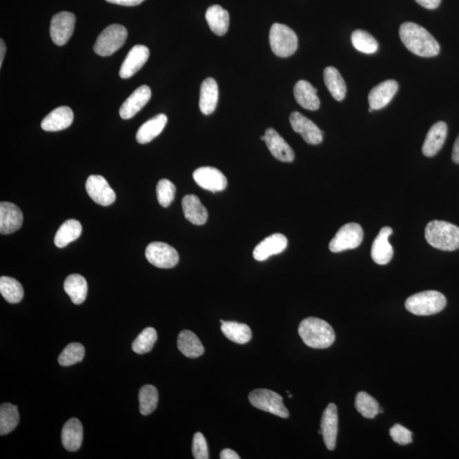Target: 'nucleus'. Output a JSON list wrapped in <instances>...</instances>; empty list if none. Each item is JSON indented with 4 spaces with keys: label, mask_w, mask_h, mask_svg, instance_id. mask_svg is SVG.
<instances>
[{
    "label": "nucleus",
    "mask_w": 459,
    "mask_h": 459,
    "mask_svg": "<svg viewBox=\"0 0 459 459\" xmlns=\"http://www.w3.org/2000/svg\"><path fill=\"white\" fill-rule=\"evenodd\" d=\"M400 38L411 52L421 57H434L440 48L429 31L414 23H404L400 28Z\"/></svg>",
    "instance_id": "nucleus-1"
},
{
    "label": "nucleus",
    "mask_w": 459,
    "mask_h": 459,
    "mask_svg": "<svg viewBox=\"0 0 459 459\" xmlns=\"http://www.w3.org/2000/svg\"><path fill=\"white\" fill-rule=\"evenodd\" d=\"M298 331L303 342L311 348H329L335 340V333L331 325L320 318L304 319L300 322Z\"/></svg>",
    "instance_id": "nucleus-2"
},
{
    "label": "nucleus",
    "mask_w": 459,
    "mask_h": 459,
    "mask_svg": "<svg viewBox=\"0 0 459 459\" xmlns=\"http://www.w3.org/2000/svg\"><path fill=\"white\" fill-rule=\"evenodd\" d=\"M425 240L429 245L442 251L459 248V227L442 220H433L425 228Z\"/></svg>",
    "instance_id": "nucleus-3"
},
{
    "label": "nucleus",
    "mask_w": 459,
    "mask_h": 459,
    "mask_svg": "<svg viewBox=\"0 0 459 459\" xmlns=\"http://www.w3.org/2000/svg\"><path fill=\"white\" fill-rule=\"evenodd\" d=\"M446 297L442 293L424 291L418 293L406 300V309L417 315H431L442 311L446 307Z\"/></svg>",
    "instance_id": "nucleus-4"
},
{
    "label": "nucleus",
    "mask_w": 459,
    "mask_h": 459,
    "mask_svg": "<svg viewBox=\"0 0 459 459\" xmlns=\"http://www.w3.org/2000/svg\"><path fill=\"white\" fill-rule=\"evenodd\" d=\"M269 40L271 50L278 57H291L298 49V37L293 29L284 24L271 26Z\"/></svg>",
    "instance_id": "nucleus-5"
},
{
    "label": "nucleus",
    "mask_w": 459,
    "mask_h": 459,
    "mask_svg": "<svg viewBox=\"0 0 459 459\" xmlns=\"http://www.w3.org/2000/svg\"><path fill=\"white\" fill-rule=\"evenodd\" d=\"M127 36L128 31L124 26L110 25L98 36L94 51L101 57L112 56L124 45Z\"/></svg>",
    "instance_id": "nucleus-6"
},
{
    "label": "nucleus",
    "mask_w": 459,
    "mask_h": 459,
    "mask_svg": "<svg viewBox=\"0 0 459 459\" xmlns=\"http://www.w3.org/2000/svg\"><path fill=\"white\" fill-rule=\"evenodd\" d=\"M249 402L260 410L287 418L289 413L284 404V399L277 393L268 389H258L248 395Z\"/></svg>",
    "instance_id": "nucleus-7"
},
{
    "label": "nucleus",
    "mask_w": 459,
    "mask_h": 459,
    "mask_svg": "<svg viewBox=\"0 0 459 459\" xmlns=\"http://www.w3.org/2000/svg\"><path fill=\"white\" fill-rule=\"evenodd\" d=\"M363 240V231L358 223H349L338 231L335 236L329 244L330 251L340 253L347 249H354L361 245Z\"/></svg>",
    "instance_id": "nucleus-8"
},
{
    "label": "nucleus",
    "mask_w": 459,
    "mask_h": 459,
    "mask_svg": "<svg viewBox=\"0 0 459 459\" xmlns=\"http://www.w3.org/2000/svg\"><path fill=\"white\" fill-rule=\"evenodd\" d=\"M146 257L153 266L163 269H170L179 262L177 251L165 242H150L146 249Z\"/></svg>",
    "instance_id": "nucleus-9"
},
{
    "label": "nucleus",
    "mask_w": 459,
    "mask_h": 459,
    "mask_svg": "<svg viewBox=\"0 0 459 459\" xmlns=\"http://www.w3.org/2000/svg\"><path fill=\"white\" fill-rule=\"evenodd\" d=\"M76 23L75 14L62 12L55 14L50 23V37L58 46H65L71 39Z\"/></svg>",
    "instance_id": "nucleus-10"
},
{
    "label": "nucleus",
    "mask_w": 459,
    "mask_h": 459,
    "mask_svg": "<svg viewBox=\"0 0 459 459\" xmlns=\"http://www.w3.org/2000/svg\"><path fill=\"white\" fill-rule=\"evenodd\" d=\"M198 186L211 193L222 192L227 186V179L222 171L213 167H201L193 172Z\"/></svg>",
    "instance_id": "nucleus-11"
},
{
    "label": "nucleus",
    "mask_w": 459,
    "mask_h": 459,
    "mask_svg": "<svg viewBox=\"0 0 459 459\" xmlns=\"http://www.w3.org/2000/svg\"><path fill=\"white\" fill-rule=\"evenodd\" d=\"M86 191L92 200L102 206H109L116 200L115 191L101 175H90L87 179Z\"/></svg>",
    "instance_id": "nucleus-12"
},
{
    "label": "nucleus",
    "mask_w": 459,
    "mask_h": 459,
    "mask_svg": "<svg viewBox=\"0 0 459 459\" xmlns=\"http://www.w3.org/2000/svg\"><path fill=\"white\" fill-rule=\"evenodd\" d=\"M289 121L293 130L300 134L308 144H321L323 133L311 119L298 112H293L290 115Z\"/></svg>",
    "instance_id": "nucleus-13"
},
{
    "label": "nucleus",
    "mask_w": 459,
    "mask_h": 459,
    "mask_svg": "<svg viewBox=\"0 0 459 459\" xmlns=\"http://www.w3.org/2000/svg\"><path fill=\"white\" fill-rule=\"evenodd\" d=\"M339 416L335 404L330 403L323 412L321 422V431L325 445L329 451L334 450L336 446Z\"/></svg>",
    "instance_id": "nucleus-14"
},
{
    "label": "nucleus",
    "mask_w": 459,
    "mask_h": 459,
    "mask_svg": "<svg viewBox=\"0 0 459 459\" xmlns=\"http://www.w3.org/2000/svg\"><path fill=\"white\" fill-rule=\"evenodd\" d=\"M149 56V49L145 46L137 45L132 48L121 66L119 70L121 78L130 79L135 75L148 61Z\"/></svg>",
    "instance_id": "nucleus-15"
},
{
    "label": "nucleus",
    "mask_w": 459,
    "mask_h": 459,
    "mask_svg": "<svg viewBox=\"0 0 459 459\" xmlns=\"http://www.w3.org/2000/svg\"><path fill=\"white\" fill-rule=\"evenodd\" d=\"M287 246V237L284 235L275 233L264 238L256 246L253 252V256L258 262H264V260L269 259L271 256L284 252Z\"/></svg>",
    "instance_id": "nucleus-16"
},
{
    "label": "nucleus",
    "mask_w": 459,
    "mask_h": 459,
    "mask_svg": "<svg viewBox=\"0 0 459 459\" xmlns=\"http://www.w3.org/2000/svg\"><path fill=\"white\" fill-rule=\"evenodd\" d=\"M264 142L275 159L284 163H291L295 160V153L285 139L273 128H267L264 133Z\"/></svg>",
    "instance_id": "nucleus-17"
},
{
    "label": "nucleus",
    "mask_w": 459,
    "mask_h": 459,
    "mask_svg": "<svg viewBox=\"0 0 459 459\" xmlns=\"http://www.w3.org/2000/svg\"><path fill=\"white\" fill-rule=\"evenodd\" d=\"M23 215L21 209L12 203L0 204V233L8 235L19 230L23 226Z\"/></svg>",
    "instance_id": "nucleus-18"
},
{
    "label": "nucleus",
    "mask_w": 459,
    "mask_h": 459,
    "mask_svg": "<svg viewBox=\"0 0 459 459\" xmlns=\"http://www.w3.org/2000/svg\"><path fill=\"white\" fill-rule=\"evenodd\" d=\"M150 97H152V91L148 86L139 87L121 106L119 110L121 117L123 119H130L137 115L148 104Z\"/></svg>",
    "instance_id": "nucleus-19"
},
{
    "label": "nucleus",
    "mask_w": 459,
    "mask_h": 459,
    "mask_svg": "<svg viewBox=\"0 0 459 459\" xmlns=\"http://www.w3.org/2000/svg\"><path fill=\"white\" fill-rule=\"evenodd\" d=\"M392 233L393 230L391 227H383L373 242L371 255L373 262L378 264H387L392 260L394 249L389 242V237Z\"/></svg>",
    "instance_id": "nucleus-20"
},
{
    "label": "nucleus",
    "mask_w": 459,
    "mask_h": 459,
    "mask_svg": "<svg viewBox=\"0 0 459 459\" xmlns=\"http://www.w3.org/2000/svg\"><path fill=\"white\" fill-rule=\"evenodd\" d=\"M398 83L393 79L378 84L369 95L370 108L373 109V111L384 108L390 104L398 92Z\"/></svg>",
    "instance_id": "nucleus-21"
},
{
    "label": "nucleus",
    "mask_w": 459,
    "mask_h": 459,
    "mask_svg": "<svg viewBox=\"0 0 459 459\" xmlns=\"http://www.w3.org/2000/svg\"><path fill=\"white\" fill-rule=\"evenodd\" d=\"M447 126L445 122L434 124L426 135L422 152L425 157H431L436 155L442 148L447 137Z\"/></svg>",
    "instance_id": "nucleus-22"
},
{
    "label": "nucleus",
    "mask_w": 459,
    "mask_h": 459,
    "mask_svg": "<svg viewBox=\"0 0 459 459\" xmlns=\"http://www.w3.org/2000/svg\"><path fill=\"white\" fill-rule=\"evenodd\" d=\"M73 122V113L68 106H62L50 113L41 123L45 131L56 132L68 128Z\"/></svg>",
    "instance_id": "nucleus-23"
},
{
    "label": "nucleus",
    "mask_w": 459,
    "mask_h": 459,
    "mask_svg": "<svg viewBox=\"0 0 459 459\" xmlns=\"http://www.w3.org/2000/svg\"><path fill=\"white\" fill-rule=\"evenodd\" d=\"M295 100L303 108L317 111L320 108L318 90L306 80H300L293 89Z\"/></svg>",
    "instance_id": "nucleus-24"
},
{
    "label": "nucleus",
    "mask_w": 459,
    "mask_h": 459,
    "mask_svg": "<svg viewBox=\"0 0 459 459\" xmlns=\"http://www.w3.org/2000/svg\"><path fill=\"white\" fill-rule=\"evenodd\" d=\"M185 218L193 225L202 226L206 223L208 214L206 208L195 195H186L182 200Z\"/></svg>",
    "instance_id": "nucleus-25"
},
{
    "label": "nucleus",
    "mask_w": 459,
    "mask_h": 459,
    "mask_svg": "<svg viewBox=\"0 0 459 459\" xmlns=\"http://www.w3.org/2000/svg\"><path fill=\"white\" fill-rule=\"evenodd\" d=\"M219 88L214 79L208 78L202 84L200 90L199 108L204 115H211L217 106Z\"/></svg>",
    "instance_id": "nucleus-26"
},
{
    "label": "nucleus",
    "mask_w": 459,
    "mask_h": 459,
    "mask_svg": "<svg viewBox=\"0 0 459 459\" xmlns=\"http://www.w3.org/2000/svg\"><path fill=\"white\" fill-rule=\"evenodd\" d=\"M83 425L77 418L69 420L61 431L62 445L69 451H78L83 442Z\"/></svg>",
    "instance_id": "nucleus-27"
},
{
    "label": "nucleus",
    "mask_w": 459,
    "mask_h": 459,
    "mask_svg": "<svg viewBox=\"0 0 459 459\" xmlns=\"http://www.w3.org/2000/svg\"><path fill=\"white\" fill-rule=\"evenodd\" d=\"M168 122V117L165 115H157L143 124L139 127L137 134V141L139 144H146L162 133Z\"/></svg>",
    "instance_id": "nucleus-28"
},
{
    "label": "nucleus",
    "mask_w": 459,
    "mask_h": 459,
    "mask_svg": "<svg viewBox=\"0 0 459 459\" xmlns=\"http://www.w3.org/2000/svg\"><path fill=\"white\" fill-rule=\"evenodd\" d=\"M207 23L214 34L224 36L228 31L230 16L228 12L218 5L212 6L207 10Z\"/></svg>",
    "instance_id": "nucleus-29"
},
{
    "label": "nucleus",
    "mask_w": 459,
    "mask_h": 459,
    "mask_svg": "<svg viewBox=\"0 0 459 459\" xmlns=\"http://www.w3.org/2000/svg\"><path fill=\"white\" fill-rule=\"evenodd\" d=\"M178 349L186 358H197L204 353V347L195 333L184 330L178 336Z\"/></svg>",
    "instance_id": "nucleus-30"
},
{
    "label": "nucleus",
    "mask_w": 459,
    "mask_h": 459,
    "mask_svg": "<svg viewBox=\"0 0 459 459\" xmlns=\"http://www.w3.org/2000/svg\"><path fill=\"white\" fill-rule=\"evenodd\" d=\"M323 77L326 87L332 97L338 101H343L346 95L347 88L340 72L335 68L329 67L324 70Z\"/></svg>",
    "instance_id": "nucleus-31"
},
{
    "label": "nucleus",
    "mask_w": 459,
    "mask_h": 459,
    "mask_svg": "<svg viewBox=\"0 0 459 459\" xmlns=\"http://www.w3.org/2000/svg\"><path fill=\"white\" fill-rule=\"evenodd\" d=\"M64 290L75 304H81L86 299L88 285L86 278L79 274L68 275L64 282Z\"/></svg>",
    "instance_id": "nucleus-32"
},
{
    "label": "nucleus",
    "mask_w": 459,
    "mask_h": 459,
    "mask_svg": "<svg viewBox=\"0 0 459 459\" xmlns=\"http://www.w3.org/2000/svg\"><path fill=\"white\" fill-rule=\"evenodd\" d=\"M82 233V226L78 220L68 219L58 229L54 242L58 248H64L70 242L78 240Z\"/></svg>",
    "instance_id": "nucleus-33"
},
{
    "label": "nucleus",
    "mask_w": 459,
    "mask_h": 459,
    "mask_svg": "<svg viewBox=\"0 0 459 459\" xmlns=\"http://www.w3.org/2000/svg\"><path fill=\"white\" fill-rule=\"evenodd\" d=\"M222 322V331L227 339L233 341V342L244 344L249 342L252 338V332L251 328L244 323H238L236 322H225L220 320Z\"/></svg>",
    "instance_id": "nucleus-34"
},
{
    "label": "nucleus",
    "mask_w": 459,
    "mask_h": 459,
    "mask_svg": "<svg viewBox=\"0 0 459 459\" xmlns=\"http://www.w3.org/2000/svg\"><path fill=\"white\" fill-rule=\"evenodd\" d=\"M20 416L17 406L3 403L0 407V435L6 436L14 431L19 424Z\"/></svg>",
    "instance_id": "nucleus-35"
},
{
    "label": "nucleus",
    "mask_w": 459,
    "mask_h": 459,
    "mask_svg": "<svg viewBox=\"0 0 459 459\" xmlns=\"http://www.w3.org/2000/svg\"><path fill=\"white\" fill-rule=\"evenodd\" d=\"M0 293L7 302L19 303L24 296V289L19 282L12 277L0 278Z\"/></svg>",
    "instance_id": "nucleus-36"
},
{
    "label": "nucleus",
    "mask_w": 459,
    "mask_h": 459,
    "mask_svg": "<svg viewBox=\"0 0 459 459\" xmlns=\"http://www.w3.org/2000/svg\"><path fill=\"white\" fill-rule=\"evenodd\" d=\"M139 412L144 416L156 410L159 403V391L153 385L146 384L139 392Z\"/></svg>",
    "instance_id": "nucleus-37"
},
{
    "label": "nucleus",
    "mask_w": 459,
    "mask_h": 459,
    "mask_svg": "<svg viewBox=\"0 0 459 459\" xmlns=\"http://www.w3.org/2000/svg\"><path fill=\"white\" fill-rule=\"evenodd\" d=\"M351 43L355 50L364 54H373L379 49V43L372 35L364 30L358 29L352 32Z\"/></svg>",
    "instance_id": "nucleus-38"
},
{
    "label": "nucleus",
    "mask_w": 459,
    "mask_h": 459,
    "mask_svg": "<svg viewBox=\"0 0 459 459\" xmlns=\"http://www.w3.org/2000/svg\"><path fill=\"white\" fill-rule=\"evenodd\" d=\"M355 406L358 413L366 418H373L380 413V407L375 399L366 392H359L355 396Z\"/></svg>",
    "instance_id": "nucleus-39"
},
{
    "label": "nucleus",
    "mask_w": 459,
    "mask_h": 459,
    "mask_svg": "<svg viewBox=\"0 0 459 459\" xmlns=\"http://www.w3.org/2000/svg\"><path fill=\"white\" fill-rule=\"evenodd\" d=\"M157 340V334L153 328H146L139 334L137 339L132 344V350L137 354L148 353L153 350L154 344Z\"/></svg>",
    "instance_id": "nucleus-40"
},
{
    "label": "nucleus",
    "mask_w": 459,
    "mask_h": 459,
    "mask_svg": "<svg viewBox=\"0 0 459 459\" xmlns=\"http://www.w3.org/2000/svg\"><path fill=\"white\" fill-rule=\"evenodd\" d=\"M86 350L79 343L69 344L59 356L58 362L61 366L68 367L83 361Z\"/></svg>",
    "instance_id": "nucleus-41"
},
{
    "label": "nucleus",
    "mask_w": 459,
    "mask_h": 459,
    "mask_svg": "<svg viewBox=\"0 0 459 459\" xmlns=\"http://www.w3.org/2000/svg\"><path fill=\"white\" fill-rule=\"evenodd\" d=\"M156 192L161 206L168 208L175 199L176 187L168 179H163L157 184Z\"/></svg>",
    "instance_id": "nucleus-42"
},
{
    "label": "nucleus",
    "mask_w": 459,
    "mask_h": 459,
    "mask_svg": "<svg viewBox=\"0 0 459 459\" xmlns=\"http://www.w3.org/2000/svg\"><path fill=\"white\" fill-rule=\"evenodd\" d=\"M390 435L392 440L399 445L405 446L413 442V433L399 424L393 426Z\"/></svg>",
    "instance_id": "nucleus-43"
},
{
    "label": "nucleus",
    "mask_w": 459,
    "mask_h": 459,
    "mask_svg": "<svg viewBox=\"0 0 459 459\" xmlns=\"http://www.w3.org/2000/svg\"><path fill=\"white\" fill-rule=\"evenodd\" d=\"M193 454L196 459H208V448L206 439L202 433L197 432L193 437Z\"/></svg>",
    "instance_id": "nucleus-44"
},
{
    "label": "nucleus",
    "mask_w": 459,
    "mask_h": 459,
    "mask_svg": "<svg viewBox=\"0 0 459 459\" xmlns=\"http://www.w3.org/2000/svg\"><path fill=\"white\" fill-rule=\"evenodd\" d=\"M418 5L428 10H435L440 6L442 0H415Z\"/></svg>",
    "instance_id": "nucleus-45"
},
{
    "label": "nucleus",
    "mask_w": 459,
    "mask_h": 459,
    "mask_svg": "<svg viewBox=\"0 0 459 459\" xmlns=\"http://www.w3.org/2000/svg\"><path fill=\"white\" fill-rule=\"evenodd\" d=\"M106 1L124 6H135L141 5L145 0H106Z\"/></svg>",
    "instance_id": "nucleus-46"
},
{
    "label": "nucleus",
    "mask_w": 459,
    "mask_h": 459,
    "mask_svg": "<svg viewBox=\"0 0 459 459\" xmlns=\"http://www.w3.org/2000/svg\"><path fill=\"white\" fill-rule=\"evenodd\" d=\"M220 458L222 459H240V457L238 456V454L236 453V451H234L233 450L228 449V448H226V449H224L222 453H220Z\"/></svg>",
    "instance_id": "nucleus-47"
},
{
    "label": "nucleus",
    "mask_w": 459,
    "mask_h": 459,
    "mask_svg": "<svg viewBox=\"0 0 459 459\" xmlns=\"http://www.w3.org/2000/svg\"><path fill=\"white\" fill-rule=\"evenodd\" d=\"M451 159H453L455 164H459V135L456 141L454 143Z\"/></svg>",
    "instance_id": "nucleus-48"
},
{
    "label": "nucleus",
    "mask_w": 459,
    "mask_h": 459,
    "mask_svg": "<svg viewBox=\"0 0 459 459\" xmlns=\"http://www.w3.org/2000/svg\"><path fill=\"white\" fill-rule=\"evenodd\" d=\"M6 47L3 40H0V68H2L3 58L6 56Z\"/></svg>",
    "instance_id": "nucleus-49"
},
{
    "label": "nucleus",
    "mask_w": 459,
    "mask_h": 459,
    "mask_svg": "<svg viewBox=\"0 0 459 459\" xmlns=\"http://www.w3.org/2000/svg\"><path fill=\"white\" fill-rule=\"evenodd\" d=\"M260 139H262V141H264V139H266V137H264V135H263V137H260Z\"/></svg>",
    "instance_id": "nucleus-50"
},
{
    "label": "nucleus",
    "mask_w": 459,
    "mask_h": 459,
    "mask_svg": "<svg viewBox=\"0 0 459 459\" xmlns=\"http://www.w3.org/2000/svg\"><path fill=\"white\" fill-rule=\"evenodd\" d=\"M289 398H293V395H292L291 394H289Z\"/></svg>",
    "instance_id": "nucleus-51"
}]
</instances>
